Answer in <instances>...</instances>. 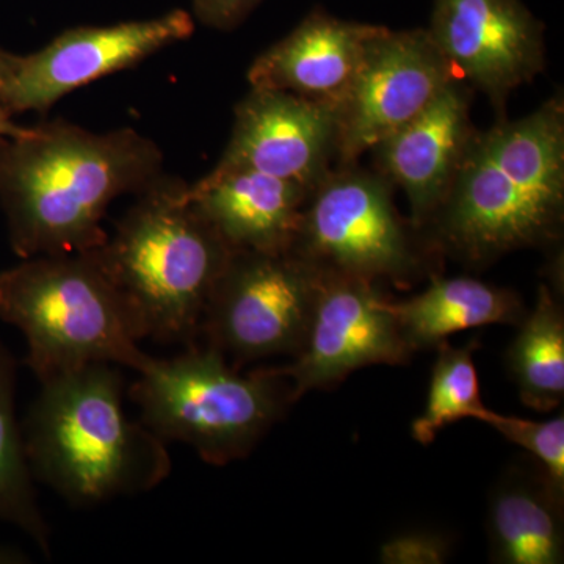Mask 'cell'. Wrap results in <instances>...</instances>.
I'll use <instances>...</instances> for the list:
<instances>
[{
    "instance_id": "cell-1",
    "label": "cell",
    "mask_w": 564,
    "mask_h": 564,
    "mask_svg": "<svg viewBox=\"0 0 564 564\" xmlns=\"http://www.w3.org/2000/svg\"><path fill=\"white\" fill-rule=\"evenodd\" d=\"M163 174L154 140L132 128L93 132L65 120L0 137V207L21 259L95 250L115 199Z\"/></svg>"
},
{
    "instance_id": "cell-2",
    "label": "cell",
    "mask_w": 564,
    "mask_h": 564,
    "mask_svg": "<svg viewBox=\"0 0 564 564\" xmlns=\"http://www.w3.org/2000/svg\"><path fill=\"white\" fill-rule=\"evenodd\" d=\"M564 217V101L474 132L426 231L433 251L469 265L558 240Z\"/></svg>"
},
{
    "instance_id": "cell-3",
    "label": "cell",
    "mask_w": 564,
    "mask_h": 564,
    "mask_svg": "<svg viewBox=\"0 0 564 564\" xmlns=\"http://www.w3.org/2000/svg\"><path fill=\"white\" fill-rule=\"evenodd\" d=\"M124 377L90 364L41 383L21 423L33 478L74 507L151 491L172 473L165 441L122 410Z\"/></svg>"
},
{
    "instance_id": "cell-4",
    "label": "cell",
    "mask_w": 564,
    "mask_h": 564,
    "mask_svg": "<svg viewBox=\"0 0 564 564\" xmlns=\"http://www.w3.org/2000/svg\"><path fill=\"white\" fill-rule=\"evenodd\" d=\"M188 185L163 173L133 196L98 248L144 339L185 347L196 345L210 293L232 254L196 209Z\"/></svg>"
},
{
    "instance_id": "cell-5",
    "label": "cell",
    "mask_w": 564,
    "mask_h": 564,
    "mask_svg": "<svg viewBox=\"0 0 564 564\" xmlns=\"http://www.w3.org/2000/svg\"><path fill=\"white\" fill-rule=\"evenodd\" d=\"M0 321L24 334L40 383L106 362L143 372L152 356L131 303L98 248L35 256L0 272Z\"/></svg>"
},
{
    "instance_id": "cell-6",
    "label": "cell",
    "mask_w": 564,
    "mask_h": 564,
    "mask_svg": "<svg viewBox=\"0 0 564 564\" xmlns=\"http://www.w3.org/2000/svg\"><path fill=\"white\" fill-rule=\"evenodd\" d=\"M129 397L152 433L187 444L212 466L247 458L295 403L288 378L273 369L240 373L206 345L152 358Z\"/></svg>"
},
{
    "instance_id": "cell-7",
    "label": "cell",
    "mask_w": 564,
    "mask_h": 564,
    "mask_svg": "<svg viewBox=\"0 0 564 564\" xmlns=\"http://www.w3.org/2000/svg\"><path fill=\"white\" fill-rule=\"evenodd\" d=\"M383 174L333 170L311 192L291 250L321 272L408 288L429 272L430 245L415 239Z\"/></svg>"
},
{
    "instance_id": "cell-8",
    "label": "cell",
    "mask_w": 564,
    "mask_h": 564,
    "mask_svg": "<svg viewBox=\"0 0 564 564\" xmlns=\"http://www.w3.org/2000/svg\"><path fill=\"white\" fill-rule=\"evenodd\" d=\"M322 272L295 251H232L204 311L199 336L236 369L295 356L310 329Z\"/></svg>"
},
{
    "instance_id": "cell-9",
    "label": "cell",
    "mask_w": 564,
    "mask_h": 564,
    "mask_svg": "<svg viewBox=\"0 0 564 564\" xmlns=\"http://www.w3.org/2000/svg\"><path fill=\"white\" fill-rule=\"evenodd\" d=\"M455 79L426 29L395 32L380 25L334 109L339 166L356 163L364 152L413 120Z\"/></svg>"
},
{
    "instance_id": "cell-10",
    "label": "cell",
    "mask_w": 564,
    "mask_h": 564,
    "mask_svg": "<svg viewBox=\"0 0 564 564\" xmlns=\"http://www.w3.org/2000/svg\"><path fill=\"white\" fill-rule=\"evenodd\" d=\"M195 32V18L176 9L150 20L80 25L55 36L43 50L21 55L0 88L10 113L51 110L66 95L110 74L133 68Z\"/></svg>"
},
{
    "instance_id": "cell-11",
    "label": "cell",
    "mask_w": 564,
    "mask_h": 564,
    "mask_svg": "<svg viewBox=\"0 0 564 564\" xmlns=\"http://www.w3.org/2000/svg\"><path fill=\"white\" fill-rule=\"evenodd\" d=\"M413 355L393 317L391 300L381 295L377 282L322 272L302 350L291 364L273 370L288 378L296 402L364 367L403 366Z\"/></svg>"
},
{
    "instance_id": "cell-12",
    "label": "cell",
    "mask_w": 564,
    "mask_h": 564,
    "mask_svg": "<svg viewBox=\"0 0 564 564\" xmlns=\"http://www.w3.org/2000/svg\"><path fill=\"white\" fill-rule=\"evenodd\" d=\"M426 32L456 79L499 110L545 66L543 24L522 0H433Z\"/></svg>"
},
{
    "instance_id": "cell-13",
    "label": "cell",
    "mask_w": 564,
    "mask_h": 564,
    "mask_svg": "<svg viewBox=\"0 0 564 564\" xmlns=\"http://www.w3.org/2000/svg\"><path fill=\"white\" fill-rule=\"evenodd\" d=\"M337 159L336 111L292 93L251 88L234 110L231 139L214 170H251L314 191Z\"/></svg>"
},
{
    "instance_id": "cell-14",
    "label": "cell",
    "mask_w": 564,
    "mask_h": 564,
    "mask_svg": "<svg viewBox=\"0 0 564 564\" xmlns=\"http://www.w3.org/2000/svg\"><path fill=\"white\" fill-rule=\"evenodd\" d=\"M470 90L448 82L429 106L373 148L381 174L410 199L419 232L440 209L474 135Z\"/></svg>"
},
{
    "instance_id": "cell-15",
    "label": "cell",
    "mask_w": 564,
    "mask_h": 564,
    "mask_svg": "<svg viewBox=\"0 0 564 564\" xmlns=\"http://www.w3.org/2000/svg\"><path fill=\"white\" fill-rule=\"evenodd\" d=\"M378 28L315 10L256 57L248 69V84L251 88L292 93L336 109Z\"/></svg>"
},
{
    "instance_id": "cell-16",
    "label": "cell",
    "mask_w": 564,
    "mask_h": 564,
    "mask_svg": "<svg viewBox=\"0 0 564 564\" xmlns=\"http://www.w3.org/2000/svg\"><path fill=\"white\" fill-rule=\"evenodd\" d=\"M311 192L251 170H212L188 185L196 209L232 251L291 250Z\"/></svg>"
},
{
    "instance_id": "cell-17",
    "label": "cell",
    "mask_w": 564,
    "mask_h": 564,
    "mask_svg": "<svg viewBox=\"0 0 564 564\" xmlns=\"http://www.w3.org/2000/svg\"><path fill=\"white\" fill-rule=\"evenodd\" d=\"M489 558L497 564L564 562V491L540 463L508 466L488 499Z\"/></svg>"
},
{
    "instance_id": "cell-18",
    "label": "cell",
    "mask_w": 564,
    "mask_h": 564,
    "mask_svg": "<svg viewBox=\"0 0 564 564\" xmlns=\"http://www.w3.org/2000/svg\"><path fill=\"white\" fill-rule=\"evenodd\" d=\"M410 350L436 348L448 336L486 325H518L527 310L518 293L470 276H433L413 299L391 302Z\"/></svg>"
},
{
    "instance_id": "cell-19",
    "label": "cell",
    "mask_w": 564,
    "mask_h": 564,
    "mask_svg": "<svg viewBox=\"0 0 564 564\" xmlns=\"http://www.w3.org/2000/svg\"><path fill=\"white\" fill-rule=\"evenodd\" d=\"M507 351V367L522 403L549 413L564 399V314L547 284L538 289L536 304L518 323Z\"/></svg>"
},
{
    "instance_id": "cell-20",
    "label": "cell",
    "mask_w": 564,
    "mask_h": 564,
    "mask_svg": "<svg viewBox=\"0 0 564 564\" xmlns=\"http://www.w3.org/2000/svg\"><path fill=\"white\" fill-rule=\"evenodd\" d=\"M17 378V358L0 343V522L18 527L50 555L51 529L36 500L14 410Z\"/></svg>"
},
{
    "instance_id": "cell-21",
    "label": "cell",
    "mask_w": 564,
    "mask_h": 564,
    "mask_svg": "<svg viewBox=\"0 0 564 564\" xmlns=\"http://www.w3.org/2000/svg\"><path fill=\"white\" fill-rule=\"evenodd\" d=\"M477 348V339L463 347H452L447 340L437 345L425 408L411 425V434L419 444H433L445 426L463 419L477 421L484 413L486 406L474 361Z\"/></svg>"
},
{
    "instance_id": "cell-22",
    "label": "cell",
    "mask_w": 564,
    "mask_h": 564,
    "mask_svg": "<svg viewBox=\"0 0 564 564\" xmlns=\"http://www.w3.org/2000/svg\"><path fill=\"white\" fill-rule=\"evenodd\" d=\"M477 421L491 426L511 444L519 445L543 466L551 480L564 491V417L545 422L494 413L485 408Z\"/></svg>"
},
{
    "instance_id": "cell-23",
    "label": "cell",
    "mask_w": 564,
    "mask_h": 564,
    "mask_svg": "<svg viewBox=\"0 0 564 564\" xmlns=\"http://www.w3.org/2000/svg\"><path fill=\"white\" fill-rule=\"evenodd\" d=\"M451 538L436 530H408L393 534L380 547L383 564H443L452 554Z\"/></svg>"
},
{
    "instance_id": "cell-24",
    "label": "cell",
    "mask_w": 564,
    "mask_h": 564,
    "mask_svg": "<svg viewBox=\"0 0 564 564\" xmlns=\"http://www.w3.org/2000/svg\"><path fill=\"white\" fill-rule=\"evenodd\" d=\"M261 0H192V17L214 31H232Z\"/></svg>"
},
{
    "instance_id": "cell-25",
    "label": "cell",
    "mask_w": 564,
    "mask_h": 564,
    "mask_svg": "<svg viewBox=\"0 0 564 564\" xmlns=\"http://www.w3.org/2000/svg\"><path fill=\"white\" fill-rule=\"evenodd\" d=\"M21 55L13 54V52L0 50V88L9 80L13 70L17 69L20 63Z\"/></svg>"
},
{
    "instance_id": "cell-26",
    "label": "cell",
    "mask_w": 564,
    "mask_h": 564,
    "mask_svg": "<svg viewBox=\"0 0 564 564\" xmlns=\"http://www.w3.org/2000/svg\"><path fill=\"white\" fill-rule=\"evenodd\" d=\"M13 113H10L6 107L0 106V137L21 135L25 132L24 126L17 124L13 121Z\"/></svg>"
},
{
    "instance_id": "cell-27",
    "label": "cell",
    "mask_w": 564,
    "mask_h": 564,
    "mask_svg": "<svg viewBox=\"0 0 564 564\" xmlns=\"http://www.w3.org/2000/svg\"><path fill=\"white\" fill-rule=\"evenodd\" d=\"M29 563V556L20 549L0 545V564H24Z\"/></svg>"
}]
</instances>
